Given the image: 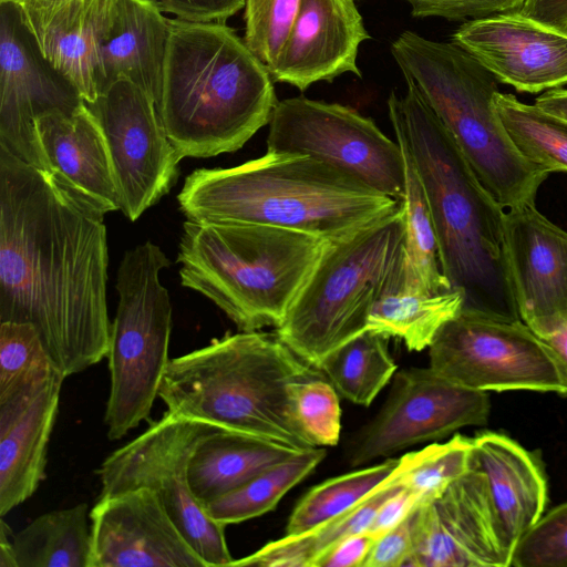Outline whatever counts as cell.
Returning a JSON list of instances; mask_svg holds the SVG:
<instances>
[{"label":"cell","instance_id":"cell-1","mask_svg":"<svg viewBox=\"0 0 567 567\" xmlns=\"http://www.w3.org/2000/svg\"><path fill=\"white\" fill-rule=\"evenodd\" d=\"M105 214L0 148V322L31 323L65 378L109 352Z\"/></svg>","mask_w":567,"mask_h":567},{"label":"cell","instance_id":"cell-2","mask_svg":"<svg viewBox=\"0 0 567 567\" xmlns=\"http://www.w3.org/2000/svg\"><path fill=\"white\" fill-rule=\"evenodd\" d=\"M388 99L389 118L406 146L432 216L440 265L462 309L504 320L518 313L507 256L505 210L480 183L452 134L405 78Z\"/></svg>","mask_w":567,"mask_h":567},{"label":"cell","instance_id":"cell-3","mask_svg":"<svg viewBox=\"0 0 567 567\" xmlns=\"http://www.w3.org/2000/svg\"><path fill=\"white\" fill-rule=\"evenodd\" d=\"M189 220L260 224L330 243L399 212L400 200L306 155L266 152L229 168H198L177 196Z\"/></svg>","mask_w":567,"mask_h":567},{"label":"cell","instance_id":"cell-4","mask_svg":"<svg viewBox=\"0 0 567 567\" xmlns=\"http://www.w3.org/2000/svg\"><path fill=\"white\" fill-rule=\"evenodd\" d=\"M156 109L182 158L241 148L278 103L268 69L225 22L168 19Z\"/></svg>","mask_w":567,"mask_h":567},{"label":"cell","instance_id":"cell-5","mask_svg":"<svg viewBox=\"0 0 567 567\" xmlns=\"http://www.w3.org/2000/svg\"><path fill=\"white\" fill-rule=\"evenodd\" d=\"M321 374L276 333L240 331L169 359L158 398L176 416L305 451L292 388Z\"/></svg>","mask_w":567,"mask_h":567},{"label":"cell","instance_id":"cell-6","mask_svg":"<svg viewBox=\"0 0 567 567\" xmlns=\"http://www.w3.org/2000/svg\"><path fill=\"white\" fill-rule=\"evenodd\" d=\"M328 244L270 225L186 219L177 255L181 282L213 301L240 331L276 329Z\"/></svg>","mask_w":567,"mask_h":567},{"label":"cell","instance_id":"cell-7","mask_svg":"<svg viewBox=\"0 0 567 567\" xmlns=\"http://www.w3.org/2000/svg\"><path fill=\"white\" fill-rule=\"evenodd\" d=\"M391 52L494 200L504 210L535 204L549 173L527 161L507 134L493 105L499 92L496 78L454 42L412 31L401 33Z\"/></svg>","mask_w":567,"mask_h":567},{"label":"cell","instance_id":"cell-8","mask_svg":"<svg viewBox=\"0 0 567 567\" xmlns=\"http://www.w3.org/2000/svg\"><path fill=\"white\" fill-rule=\"evenodd\" d=\"M403 208L328 244L297 295L278 338L318 369L334 349L364 332L372 308L403 282Z\"/></svg>","mask_w":567,"mask_h":567},{"label":"cell","instance_id":"cell-9","mask_svg":"<svg viewBox=\"0 0 567 567\" xmlns=\"http://www.w3.org/2000/svg\"><path fill=\"white\" fill-rule=\"evenodd\" d=\"M171 265L146 241L127 250L117 271L118 306L107 352L111 375L104 422L120 440L147 420L168 365L172 306L161 271Z\"/></svg>","mask_w":567,"mask_h":567},{"label":"cell","instance_id":"cell-10","mask_svg":"<svg viewBox=\"0 0 567 567\" xmlns=\"http://www.w3.org/2000/svg\"><path fill=\"white\" fill-rule=\"evenodd\" d=\"M210 424L166 412L142 434L111 453L97 470L100 496L150 488L208 567L231 566L225 527L207 516L187 480L189 456Z\"/></svg>","mask_w":567,"mask_h":567},{"label":"cell","instance_id":"cell-11","mask_svg":"<svg viewBox=\"0 0 567 567\" xmlns=\"http://www.w3.org/2000/svg\"><path fill=\"white\" fill-rule=\"evenodd\" d=\"M430 368L476 391H537L567 395L551 348L522 320L462 309L429 347Z\"/></svg>","mask_w":567,"mask_h":567},{"label":"cell","instance_id":"cell-12","mask_svg":"<svg viewBox=\"0 0 567 567\" xmlns=\"http://www.w3.org/2000/svg\"><path fill=\"white\" fill-rule=\"evenodd\" d=\"M267 152L306 155L401 202L405 167L399 143L352 107L297 96L278 101Z\"/></svg>","mask_w":567,"mask_h":567},{"label":"cell","instance_id":"cell-13","mask_svg":"<svg viewBox=\"0 0 567 567\" xmlns=\"http://www.w3.org/2000/svg\"><path fill=\"white\" fill-rule=\"evenodd\" d=\"M104 134L120 195L132 221L174 186L182 157L172 145L154 100L128 80H117L85 103Z\"/></svg>","mask_w":567,"mask_h":567},{"label":"cell","instance_id":"cell-14","mask_svg":"<svg viewBox=\"0 0 567 567\" xmlns=\"http://www.w3.org/2000/svg\"><path fill=\"white\" fill-rule=\"evenodd\" d=\"M491 402L487 392L458 385L433 369L395 372L388 400L363 429L350 462L359 466L458 429L485 425Z\"/></svg>","mask_w":567,"mask_h":567},{"label":"cell","instance_id":"cell-15","mask_svg":"<svg viewBox=\"0 0 567 567\" xmlns=\"http://www.w3.org/2000/svg\"><path fill=\"white\" fill-rule=\"evenodd\" d=\"M0 7V148L51 173L35 121L52 111H74L84 101L43 58L19 10Z\"/></svg>","mask_w":567,"mask_h":567},{"label":"cell","instance_id":"cell-16","mask_svg":"<svg viewBox=\"0 0 567 567\" xmlns=\"http://www.w3.org/2000/svg\"><path fill=\"white\" fill-rule=\"evenodd\" d=\"M405 567H508L484 474L470 470L411 516Z\"/></svg>","mask_w":567,"mask_h":567},{"label":"cell","instance_id":"cell-17","mask_svg":"<svg viewBox=\"0 0 567 567\" xmlns=\"http://www.w3.org/2000/svg\"><path fill=\"white\" fill-rule=\"evenodd\" d=\"M90 567H208L145 487L99 496Z\"/></svg>","mask_w":567,"mask_h":567},{"label":"cell","instance_id":"cell-18","mask_svg":"<svg viewBox=\"0 0 567 567\" xmlns=\"http://www.w3.org/2000/svg\"><path fill=\"white\" fill-rule=\"evenodd\" d=\"M452 42L518 92L567 85V33L519 11L470 20L453 33Z\"/></svg>","mask_w":567,"mask_h":567},{"label":"cell","instance_id":"cell-19","mask_svg":"<svg viewBox=\"0 0 567 567\" xmlns=\"http://www.w3.org/2000/svg\"><path fill=\"white\" fill-rule=\"evenodd\" d=\"M505 236L519 317L546 338L567 323V231L526 204L505 210Z\"/></svg>","mask_w":567,"mask_h":567},{"label":"cell","instance_id":"cell-20","mask_svg":"<svg viewBox=\"0 0 567 567\" xmlns=\"http://www.w3.org/2000/svg\"><path fill=\"white\" fill-rule=\"evenodd\" d=\"M368 39L354 0H300L290 33L269 73L274 81L300 91L347 72L361 76L357 56Z\"/></svg>","mask_w":567,"mask_h":567},{"label":"cell","instance_id":"cell-21","mask_svg":"<svg viewBox=\"0 0 567 567\" xmlns=\"http://www.w3.org/2000/svg\"><path fill=\"white\" fill-rule=\"evenodd\" d=\"M65 377L49 379L0 403V515L30 498L45 478L49 440Z\"/></svg>","mask_w":567,"mask_h":567},{"label":"cell","instance_id":"cell-22","mask_svg":"<svg viewBox=\"0 0 567 567\" xmlns=\"http://www.w3.org/2000/svg\"><path fill=\"white\" fill-rule=\"evenodd\" d=\"M473 439L470 467L486 478L498 534L511 557L518 540L542 517L548 486L538 453L509 436L484 431Z\"/></svg>","mask_w":567,"mask_h":567},{"label":"cell","instance_id":"cell-23","mask_svg":"<svg viewBox=\"0 0 567 567\" xmlns=\"http://www.w3.org/2000/svg\"><path fill=\"white\" fill-rule=\"evenodd\" d=\"M168 33V19L145 0H114L99 43V94L124 79L157 104Z\"/></svg>","mask_w":567,"mask_h":567},{"label":"cell","instance_id":"cell-24","mask_svg":"<svg viewBox=\"0 0 567 567\" xmlns=\"http://www.w3.org/2000/svg\"><path fill=\"white\" fill-rule=\"evenodd\" d=\"M35 132L51 174L92 197L106 213L120 209L107 144L85 102L71 112L41 115Z\"/></svg>","mask_w":567,"mask_h":567},{"label":"cell","instance_id":"cell-25","mask_svg":"<svg viewBox=\"0 0 567 567\" xmlns=\"http://www.w3.org/2000/svg\"><path fill=\"white\" fill-rule=\"evenodd\" d=\"M298 452L255 435L215 429L198 441L189 456L188 484L204 506Z\"/></svg>","mask_w":567,"mask_h":567},{"label":"cell","instance_id":"cell-26","mask_svg":"<svg viewBox=\"0 0 567 567\" xmlns=\"http://www.w3.org/2000/svg\"><path fill=\"white\" fill-rule=\"evenodd\" d=\"M114 0H69L35 40L49 64L64 76L85 103L99 95V43Z\"/></svg>","mask_w":567,"mask_h":567},{"label":"cell","instance_id":"cell-27","mask_svg":"<svg viewBox=\"0 0 567 567\" xmlns=\"http://www.w3.org/2000/svg\"><path fill=\"white\" fill-rule=\"evenodd\" d=\"M398 472L399 466L382 486L340 516L301 535H285L251 555L235 559L231 566L311 567L322 553L340 540L367 532L381 504L403 488Z\"/></svg>","mask_w":567,"mask_h":567},{"label":"cell","instance_id":"cell-28","mask_svg":"<svg viewBox=\"0 0 567 567\" xmlns=\"http://www.w3.org/2000/svg\"><path fill=\"white\" fill-rule=\"evenodd\" d=\"M89 519L85 503L38 516L12 537L17 567H90Z\"/></svg>","mask_w":567,"mask_h":567},{"label":"cell","instance_id":"cell-29","mask_svg":"<svg viewBox=\"0 0 567 567\" xmlns=\"http://www.w3.org/2000/svg\"><path fill=\"white\" fill-rule=\"evenodd\" d=\"M463 306L458 289L429 293L400 287L377 300L367 330L399 338L410 351H422Z\"/></svg>","mask_w":567,"mask_h":567},{"label":"cell","instance_id":"cell-30","mask_svg":"<svg viewBox=\"0 0 567 567\" xmlns=\"http://www.w3.org/2000/svg\"><path fill=\"white\" fill-rule=\"evenodd\" d=\"M395 141L401 147L405 167L404 194L401 199L405 255L401 287L429 293L451 290L441 269L436 234L421 181L406 146Z\"/></svg>","mask_w":567,"mask_h":567},{"label":"cell","instance_id":"cell-31","mask_svg":"<svg viewBox=\"0 0 567 567\" xmlns=\"http://www.w3.org/2000/svg\"><path fill=\"white\" fill-rule=\"evenodd\" d=\"M323 447L300 451L274 464L231 492L205 504V513L220 525L238 524L272 511L295 485L324 458Z\"/></svg>","mask_w":567,"mask_h":567},{"label":"cell","instance_id":"cell-32","mask_svg":"<svg viewBox=\"0 0 567 567\" xmlns=\"http://www.w3.org/2000/svg\"><path fill=\"white\" fill-rule=\"evenodd\" d=\"M388 341V336L365 330L327 354L318 369L339 395L369 406L396 372Z\"/></svg>","mask_w":567,"mask_h":567},{"label":"cell","instance_id":"cell-33","mask_svg":"<svg viewBox=\"0 0 567 567\" xmlns=\"http://www.w3.org/2000/svg\"><path fill=\"white\" fill-rule=\"evenodd\" d=\"M493 105L517 151L546 172H567V121L515 95L497 92Z\"/></svg>","mask_w":567,"mask_h":567},{"label":"cell","instance_id":"cell-34","mask_svg":"<svg viewBox=\"0 0 567 567\" xmlns=\"http://www.w3.org/2000/svg\"><path fill=\"white\" fill-rule=\"evenodd\" d=\"M400 461L389 458L316 485L295 506L286 535L312 530L357 506L393 475Z\"/></svg>","mask_w":567,"mask_h":567},{"label":"cell","instance_id":"cell-35","mask_svg":"<svg viewBox=\"0 0 567 567\" xmlns=\"http://www.w3.org/2000/svg\"><path fill=\"white\" fill-rule=\"evenodd\" d=\"M473 439L461 434L400 457L398 481L422 505L470 470ZM419 505V506H420Z\"/></svg>","mask_w":567,"mask_h":567},{"label":"cell","instance_id":"cell-36","mask_svg":"<svg viewBox=\"0 0 567 567\" xmlns=\"http://www.w3.org/2000/svg\"><path fill=\"white\" fill-rule=\"evenodd\" d=\"M56 371L60 370L31 323L0 322V403L43 382Z\"/></svg>","mask_w":567,"mask_h":567},{"label":"cell","instance_id":"cell-37","mask_svg":"<svg viewBox=\"0 0 567 567\" xmlns=\"http://www.w3.org/2000/svg\"><path fill=\"white\" fill-rule=\"evenodd\" d=\"M292 410L299 429L315 447L338 444L341 432L339 393L323 374L293 385Z\"/></svg>","mask_w":567,"mask_h":567},{"label":"cell","instance_id":"cell-38","mask_svg":"<svg viewBox=\"0 0 567 567\" xmlns=\"http://www.w3.org/2000/svg\"><path fill=\"white\" fill-rule=\"evenodd\" d=\"M300 0H246L244 42L270 71L290 33Z\"/></svg>","mask_w":567,"mask_h":567},{"label":"cell","instance_id":"cell-39","mask_svg":"<svg viewBox=\"0 0 567 567\" xmlns=\"http://www.w3.org/2000/svg\"><path fill=\"white\" fill-rule=\"evenodd\" d=\"M511 566L567 567V502L542 515L516 544Z\"/></svg>","mask_w":567,"mask_h":567},{"label":"cell","instance_id":"cell-40","mask_svg":"<svg viewBox=\"0 0 567 567\" xmlns=\"http://www.w3.org/2000/svg\"><path fill=\"white\" fill-rule=\"evenodd\" d=\"M414 17L447 20L482 19L497 13L519 11L526 0H406Z\"/></svg>","mask_w":567,"mask_h":567},{"label":"cell","instance_id":"cell-41","mask_svg":"<svg viewBox=\"0 0 567 567\" xmlns=\"http://www.w3.org/2000/svg\"><path fill=\"white\" fill-rule=\"evenodd\" d=\"M162 13L189 22H225L246 0H145Z\"/></svg>","mask_w":567,"mask_h":567},{"label":"cell","instance_id":"cell-42","mask_svg":"<svg viewBox=\"0 0 567 567\" xmlns=\"http://www.w3.org/2000/svg\"><path fill=\"white\" fill-rule=\"evenodd\" d=\"M411 516L374 539L362 567H402L406 565L413 546Z\"/></svg>","mask_w":567,"mask_h":567},{"label":"cell","instance_id":"cell-43","mask_svg":"<svg viewBox=\"0 0 567 567\" xmlns=\"http://www.w3.org/2000/svg\"><path fill=\"white\" fill-rule=\"evenodd\" d=\"M374 539L368 532L351 535L322 553L311 567H362Z\"/></svg>","mask_w":567,"mask_h":567},{"label":"cell","instance_id":"cell-44","mask_svg":"<svg viewBox=\"0 0 567 567\" xmlns=\"http://www.w3.org/2000/svg\"><path fill=\"white\" fill-rule=\"evenodd\" d=\"M419 505L417 498L402 488L381 504L367 532L375 538L381 536L411 516Z\"/></svg>","mask_w":567,"mask_h":567},{"label":"cell","instance_id":"cell-45","mask_svg":"<svg viewBox=\"0 0 567 567\" xmlns=\"http://www.w3.org/2000/svg\"><path fill=\"white\" fill-rule=\"evenodd\" d=\"M69 0H0V4L14 6L24 25L37 40L54 16Z\"/></svg>","mask_w":567,"mask_h":567},{"label":"cell","instance_id":"cell-46","mask_svg":"<svg viewBox=\"0 0 567 567\" xmlns=\"http://www.w3.org/2000/svg\"><path fill=\"white\" fill-rule=\"evenodd\" d=\"M519 12L567 33V0H526Z\"/></svg>","mask_w":567,"mask_h":567},{"label":"cell","instance_id":"cell-47","mask_svg":"<svg viewBox=\"0 0 567 567\" xmlns=\"http://www.w3.org/2000/svg\"><path fill=\"white\" fill-rule=\"evenodd\" d=\"M543 111L567 121V90L553 89L544 92L535 100Z\"/></svg>","mask_w":567,"mask_h":567},{"label":"cell","instance_id":"cell-48","mask_svg":"<svg viewBox=\"0 0 567 567\" xmlns=\"http://www.w3.org/2000/svg\"><path fill=\"white\" fill-rule=\"evenodd\" d=\"M556 354L567 384V323L553 334L542 338Z\"/></svg>","mask_w":567,"mask_h":567},{"label":"cell","instance_id":"cell-49","mask_svg":"<svg viewBox=\"0 0 567 567\" xmlns=\"http://www.w3.org/2000/svg\"><path fill=\"white\" fill-rule=\"evenodd\" d=\"M11 529L7 523L0 520V567H17L12 539L9 538Z\"/></svg>","mask_w":567,"mask_h":567}]
</instances>
